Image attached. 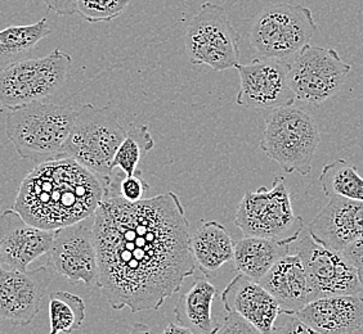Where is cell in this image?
<instances>
[{"mask_svg": "<svg viewBox=\"0 0 363 334\" xmlns=\"http://www.w3.org/2000/svg\"><path fill=\"white\" fill-rule=\"evenodd\" d=\"M99 291L113 310H159L194 275L189 223L174 192L105 197L93 220Z\"/></svg>", "mask_w": 363, "mask_h": 334, "instance_id": "obj_1", "label": "cell"}, {"mask_svg": "<svg viewBox=\"0 0 363 334\" xmlns=\"http://www.w3.org/2000/svg\"><path fill=\"white\" fill-rule=\"evenodd\" d=\"M105 198L102 181L71 157L38 163L22 180L13 209L38 228L57 230L94 216Z\"/></svg>", "mask_w": 363, "mask_h": 334, "instance_id": "obj_2", "label": "cell"}, {"mask_svg": "<svg viewBox=\"0 0 363 334\" xmlns=\"http://www.w3.org/2000/svg\"><path fill=\"white\" fill-rule=\"evenodd\" d=\"M77 111L47 100L8 111L6 134L23 160L42 163L65 157L63 146Z\"/></svg>", "mask_w": 363, "mask_h": 334, "instance_id": "obj_3", "label": "cell"}, {"mask_svg": "<svg viewBox=\"0 0 363 334\" xmlns=\"http://www.w3.org/2000/svg\"><path fill=\"white\" fill-rule=\"evenodd\" d=\"M125 137L126 130L111 105L96 107L86 103L77 111L63 146V156L74 159L96 175L106 193L115 175L112 161Z\"/></svg>", "mask_w": 363, "mask_h": 334, "instance_id": "obj_4", "label": "cell"}, {"mask_svg": "<svg viewBox=\"0 0 363 334\" xmlns=\"http://www.w3.org/2000/svg\"><path fill=\"white\" fill-rule=\"evenodd\" d=\"M320 142V127L315 117L299 105H291L274 108L267 115L259 146L286 174L307 176L312 171Z\"/></svg>", "mask_w": 363, "mask_h": 334, "instance_id": "obj_5", "label": "cell"}, {"mask_svg": "<svg viewBox=\"0 0 363 334\" xmlns=\"http://www.w3.org/2000/svg\"><path fill=\"white\" fill-rule=\"evenodd\" d=\"M71 66L70 54L60 48L48 56L11 64L0 71V108L12 111L47 100L65 85Z\"/></svg>", "mask_w": 363, "mask_h": 334, "instance_id": "obj_6", "label": "cell"}, {"mask_svg": "<svg viewBox=\"0 0 363 334\" xmlns=\"http://www.w3.org/2000/svg\"><path fill=\"white\" fill-rule=\"evenodd\" d=\"M235 225L246 237L286 239L299 237L304 229L301 216L295 215L291 193L284 176H274L272 188L246 192L238 203Z\"/></svg>", "mask_w": 363, "mask_h": 334, "instance_id": "obj_7", "label": "cell"}, {"mask_svg": "<svg viewBox=\"0 0 363 334\" xmlns=\"http://www.w3.org/2000/svg\"><path fill=\"white\" fill-rule=\"evenodd\" d=\"M317 31L312 11L279 3L263 9L250 30L252 48L263 58L289 62L307 47Z\"/></svg>", "mask_w": 363, "mask_h": 334, "instance_id": "obj_8", "label": "cell"}, {"mask_svg": "<svg viewBox=\"0 0 363 334\" xmlns=\"http://www.w3.org/2000/svg\"><path fill=\"white\" fill-rule=\"evenodd\" d=\"M184 45L189 62L206 64L216 72L236 69L240 61V35L225 9L211 1L203 3L189 21Z\"/></svg>", "mask_w": 363, "mask_h": 334, "instance_id": "obj_9", "label": "cell"}, {"mask_svg": "<svg viewBox=\"0 0 363 334\" xmlns=\"http://www.w3.org/2000/svg\"><path fill=\"white\" fill-rule=\"evenodd\" d=\"M289 84L295 98L309 105H320L342 91L352 71L333 48L309 45L289 62Z\"/></svg>", "mask_w": 363, "mask_h": 334, "instance_id": "obj_10", "label": "cell"}, {"mask_svg": "<svg viewBox=\"0 0 363 334\" xmlns=\"http://www.w3.org/2000/svg\"><path fill=\"white\" fill-rule=\"evenodd\" d=\"M296 253L307 272L312 301L333 296L359 294L363 287L358 270L340 252L317 243L309 233L298 238Z\"/></svg>", "mask_w": 363, "mask_h": 334, "instance_id": "obj_11", "label": "cell"}, {"mask_svg": "<svg viewBox=\"0 0 363 334\" xmlns=\"http://www.w3.org/2000/svg\"><path fill=\"white\" fill-rule=\"evenodd\" d=\"M47 266L71 284L84 283L91 289L99 288L97 248L93 224L89 225L88 219L55 230Z\"/></svg>", "mask_w": 363, "mask_h": 334, "instance_id": "obj_12", "label": "cell"}, {"mask_svg": "<svg viewBox=\"0 0 363 334\" xmlns=\"http://www.w3.org/2000/svg\"><path fill=\"white\" fill-rule=\"evenodd\" d=\"M240 91L236 103L250 110H274L295 103L296 98L289 84V66L279 59H254L238 64Z\"/></svg>", "mask_w": 363, "mask_h": 334, "instance_id": "obj_13", "label": "cell"}, {"mask_svg": "<svg viewBox=\"0 0 363 334\" xmlns=\"http://www.w3.org/2000/svg\"><path fill=\"white\" fill-rule=\"evenodd\" d=\"M52 275L47 265L31 272L0 269V319L30 326L42 309Z\"/></svg>", "mask_w": 363, "mask_h": 334, "instance_id": "obj_14", "label": "cell"}, {"mask_svg": "<svg viewBox=\"0 0 363 334\" xmlns=\"http://www.w3.org/2000/svg\"><path fill=\"white\" fill-rule=\"evenodd\" d=\"M55 230L28 223L14 209L0 215V264L6 270H28V265L48 255Z\"/></svg>", "mask_w": 363, "mask_h": 334, "instance_id": "obj_15", "label": "cell"}, {"mask_svg": "<svg viewBox=\"0 0 363 334\" xmlns=\"http://www.w3.org/2000/svg\"><path fill=\"white\" fill-rule=\"evenodd\" d=\"M220 299L227 313H238L263 334L272 333L281 316L279 302L272 294L241 272L224 288Z\"/></svg>", "mask_w": 363, "mask_h": 334, "instance_id": "obj_16", "label": "cell"}, {"mask_svg": "<svg viewBox=\"0 0 363 334\" xmlns=\"http://www.w3.org/2000/svg\"><path fill=\"white\" fill-rule=\"evenodd\" d=\"M308 233L317 243L342 252L363 236V202L330 198V202L308 225Z\"/></svg>", "mask_w": 363, "mask_h": 334, "instance_id": "obj_17", "label": "cell"}, {"mask_svg": "<svg viewBox=\"0 0 363 334\" xmlns=\"http://www.w3.org/2000/svg\"><path fill=\"white\" fill-rule=\"evenodd\" d=\"M295 315L320 334H354L363 327V299L358 294L317 299Z\"/></svg>", "mask_w": 363, "mask_h": 334, "instance_id": "obj_18", "label": "cell"}, {"mask_svg": "<svg viewBox=\"0 0 363 334\" xmlns=\"http://www.w3.org/2000/svg\"><path fill=\"white\" fill-rule=\"evenodd\" d=\"M279 302L281 315H293L312 301L307 272L299 255H286L259 282Z\"/></svg>", "mask_w": 363, "mask_h": 334, "instance_id": "obj_19", "label": "cell"}, {"mask_svg": "<svg viewBox=\"0 0 363 334\" xmlns=\"http://www.w3.org/2000/svg\"><path fill=\"white\" fill-rule=\"evenodd\" d=\"M298 238L273 239L245 236L235 242L233 261L236 270L259 283L273 265L290 253V247Z\"/></svg>", "mask_w": 363, "mask_h": 334, "instance_id": "obj_20", "label": "cell"}, {"mask_svg": "<svg viewBox=\"0 0 363 334\" xmlns=\"http://www.w3.org/2000/svg\"><path fill=\"white\" fill-rule=\"evenodd\" d=\"M217 287L206 278H197L189 291L177 301L175 319L182 327L194 334H216L219 326L213 318V302L217 297Z\"/></svg>", "mask_w": 363, "mask_h": 334, "instance_id": "obj_21", "label": "cell"}, {"mask_svg": "<svg viewBox=\"0 0 363 334\" xmlns=\"http://www.w3.org/2000/svg\"><path fill=\"white\" fill-rule=\"evenodd\" d=\"M191 250L205 277H210L224 265L233 261L235 242L223 225L218 221L203 223L191 237Z\"/></svg>", "mask_w": 363, "mask_h": 334, "instance_id": "obj_22", "label": "cell"}, {"mask_svg": "<svg viewBox=\"0 0 363 334\" xmlns=\"http://www.w3.org/2000/svg\"><path fill=\"white\" fill-rule=\"evenodd\" d=\"M50 34L52 28H49L45 17L31 25H12L0 30V71L22 61L21 57L30 53L38 42Z\"/></svg>", "mask_w": 363, "mask_h": 334, "instance_id": "obj_23", "label": "cell"}, {"mask_svg": "<svg viewBox=\"0 0 363 334\" xmlns=\"http://www.w3.org/2000/svg\"><path fill=\"white\" fill-rule=\"evenodd\" d=\"M318 181L328 198L363 202V178L356 167L347 161L335 160L325 165Z\"/></svg>", "mask_w": 363, "mask_h": 334, "instance_id": "obj_24", "label": "cell"}, {"mask_svg": "<svg viewBox=\"0 0 363 334\" xmlns=\"http://www.w3.org/2000/svg\"><path fill=\"white\" fill-rule=\"evenodd\" d=\"M49 334H70L82 327L86 316L84 301L74 293L57 291L49 294Z\"/></svg>", "mask_w": 363, "mask_h": 334, "instance_id": "obj_25", "label": "cell"}, {"mask_svg": "<svg viewBox=\"0 0 363 334\" xmlns=\"http://www.w3.org/2000/svg\"><path fill=\"white\" fill-rule=\"evenodd\" d=\"M154 146V138L148 125L132 124L126 132L125 139L121 142L115 154L112 168H119L126 176L138 174V165Z\"/></svg>", "mask_w": 363, "mask_h": 334, "instance_id": "obj_26", "label": "cell"}, {"mask_svg": "<svg viewBox=\"0 0 363 334\" xmlns=\"http://www.w3.org/2000/svg\"><path fill=\"white\" fill-rule=\"evenodd\" d=\"M132 0H77V13L89 23L111 22L125 12Z\"/></svg>", "mask_w": 363, "mask_h": 334, "instance_id": "obj_27", "label": "cell"}, {"mask_svg": "<svg viewBox=\"0 0 363 334\" xmlns=\"http://www.w3.org/2000/svg\"><path fill=\"white\" fill-rule=\"evenodd\" d=\"M142 171L138 174L126 176L124 179H119V195L125 201L130 203L140 202L150 190V185L146 180L142 179Z\"/></svg>", "mask_w": 363, "mask_h": 334, "instance_id": "obj_28", "label": "cell"}, {"mask_svg": "<svg viewBox=\"0 0 363 334\" xmlns=\"http://www.w3.org/2000/svg\"><path fill=\"white\" fill-rule=\"evenodd\" d=\"M216 334H263L238 313H228Z\"/></svg>", "mask_w": 363, "mask_h": 334, "instance_id": "obj_29", "label": "cell"}, {"mask_svg": "<svg viewBox=\"0 0 363 334\" xmlns=\"http://www.w3.org/2000/svg\"><path fill=\"white\" fill-rule=\"evenodd\" d=\"M279 324H274L271 334H320L315 329L301 321L295 313L293 315H282Z\"/></svg>", "mask_w": 363, "mask_h": 334, "instance_id": "obj_30", "label": "cell"}, {"mask_svg": "<svg viewBox=\"0 0 363 334\" xmlns=\"http://www.w3.org/2000/svg\"><path fill=\"white\" fill-rule=\"evenodd\" d=\"M340 253L358 272L363 270V236L348 244Z\"/></svg>", "mask_w": 363, "mask_h": 334, "instance_id": "obj_31", "label": "cell"}, {"mask_svg": "<svg viewBox=\"0 0 363 334\" xmlns=\"http://www.w3.org/2000/svg\"><path fill=\"white\" fill-rule=\"evenodd\" d=\"M49 11L58 16H72L77 13V0H43Z\"/></svg>", "mask_w": 363, "mask_h": 334, "instance_id": "obj_32", "label": "cell"}, {"mask_svg": "<svg viewBox=\"0 0 363 334\" xmlns=\"http://www.w3.org/2000/svg\"><path fill=\"white\" fill-rule=\"evenodd\" d=\"M162 334H194L187 328L182 327L179 324L175 323H169L168 326L164 329Z\"/></svg>", "mask_w": 363, "mask_h": 334, "instance_id": "obj_33", "label": "cell"}, {"mask_svg": "<svg viewBox=\"0 0 363 334\" xmlns=\"http://www.w3.org/2000/svg\"><path fill=\"white\" fill-rule=\"evenodd\" d=\"M128 334H154L151 329L143 323H134L132 327L129 328Z\"/></svg>", "mask_w": 363, "mask_h": 334, "instance_id": "obj_34", "label": "cell"}, {"mask_svg": "<svg viewBox=\"0 0 363 334\" xmlns=\"http://www.w3.org/2000/svg\"><path fill=\"white\" fill-rule=\"evenodd\" d=\"M358 278H359V282H361V284H362L363 287V270L358 272Z\"/></svg>", "mask_w": 363, "mask_h": 334, "instance_id": "obj_35", "label": "cell"}, {"mask_svg": "<svg viewBox=\"0 0 363 334\" xmlns=\"http://www.w3.org/2000/svg\"><path fill=\"white\" fill-rule=\"evenodd\" d=\"M0 269H1V264H0Z\"/></svg>", "mask_w": 363, "mask_h": 334, "instance_id": "obj_36", "label": "cell"}]
</instances>
